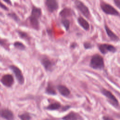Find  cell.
Returning <instances> with one entry per match:
<instances>
[{
	"instance_id": "obj_17",
	"label": "cell",
	"mask_w": 120,
	"mask_h": 120,
	"mask_svg": "<svg viewBox=\"0 0 120 120\" xmlns=\"http://www.w3.org/2000/svg\"><path fill=\"white\" fill-rule=\"evenodd\" d=\"M45 92L47 94L51 95H55L56 94V91L55 89L51 83H49L47 85L45 90Z\"/></svg>"
},
{
	"instance_id": "obj_4",
	"label": "cell",
	"mask_w": 120,
	"mask_h": 120,
	"mask_svg": "<svg viewBox=\"0 0 120 120\" xmlns=\"http://www.w3.org/2000/svg\"><path fill=\"white\" fill-rule=\"evenodd\" d=\"M101 93L106 97L109 102L115 107L119 106V102L114 95L109 90L105 88H102L100 90Z\"/></svg>"
},
{
	"instance_id": "obj_29",
	"label": "cell",
	"mask_w": 120,
	"mask_h": 120,
	"mask_svg": "<svg viewBox=\"0 0 120 120\" xmlns=\"http://www.w3.org/2000/svg\"><path fill=\"white\" fill-rule=\"evenodd\" d=\"M70 107V106L69 105H66V106H65L63 107L62 109L63 111H66Z\"/></svg>"
},
{
	"instance_id": "obj_27",
	"label": "cell",
	"mask_w": 120,
	"mask_h": 120,
	"mask_svg": "<svg viewBox=\"0 0 120 120\" xmlns=\"http://www.w3.org/2000/svg\"><path fill=\"white\" fill-rule=\"evenodd\" d=\"M113 2L115 5V6L120 9V0H114Z\"/></svg>"
},
{
	"instance_id": "obj_13",
	"label": "cell",
	"mask_w": 120,
	"mask_h": 120,
	"mask_svg": "<svg viewBox=\"0 0 120 120\" xmlns=\"http://www.w3.org/2000/svg\"><path fill=\"white\" fill-rule=\"evenodd\" d=\"M57 89L59 93L64 97H68L70 94V91L66 86L63 85H59Z\"/></svg>"
},
{
	"instance_id": "obj_33",
	"label": "cell",
	"mask_w": 120,
	"mask_h": 120,
	"mask_svg": "<svg viewBox=\"0 0 120 120\" xmlns=\"http://www.w3.org/2000/svg\"></svg>"
},
{
	"instance_id": "obj_23",
	"label": "cell",
	"mask_w": 120,
	"mask_h": 120,
	"mask_svg": "<svg viewBox=\"0 0 120 120\" xmlns=\"http://www.w3.org/2000/svg\"><path fill=\"white\" fill-rule=\"evenodd\" d=\"M0 45H1L2 47H4L6 49L8 48V44L7 41H6V40L5 39H3L0 38Z\"/></svg>"
},
{
	"instance_id": "obj_31",
	"label": "cell",
	"mask_w": 120,
	"mask_h": 120,
	"mask_svg": "<svg viewBox=\"0 0 120 120\" xmlns=\"http://www.w3.org/2000/svg\"><path fill=\"white\" fill-rule=\"evenodd\" d=\"M76 44H75V43H73V44L71 45V47L72 48H75V47L76 46Z\"/></svg>"
},
{
	"instance_id": "obj_6",
	"label": "cell",
	"mask_w": 120,
	"mask_h": 120,
	"mask_svg": "<svg viewBox=\"0 0 120 120\" xmlns=\"http://www.w3.org/2000/svg\"><path fill=\"white\" fill-rule=\"evenodd\" d=\"M99 51L103 54L108 52L114 53L116 51V48L112 45L108 44H101L98 46Z\"/></svg>"
},
{
	"instance_id": "obj_1",
	"label": "cell",
	"mask_w": 120,
	"mask_h": 120,
	"mask_svg": "<svg viewBox=\"0 0 120 120\" xmlns=\"http://www.w3.org/2000/svg\"><path fill=\"white\" fill-rule=\"evenodd\" d=\"M41 15L42 10L41 8L35 6L32 7L29 19L31 27L34 30H38L39 29V19L40 18Z\"/></svg>"
},
{
	"instance_id": "obj_30",
	"label": "cell",
	"mask_w": 120,
	"mask_h": 120,
	"mask_svg": "<svg viewBox=\"0 0 120 120\" xmlns=\"http://www.w3.org/2000/svg\"><path fill=\"white\" fill-rule=\"evenodd\" d=\"M4 1L6 3H7L8 4H9V5H12L11 2L10 1H9V0H4Z\"/></svg>"
},
{
	"instance_id": "obj_26",
	"label": "cell",
	"mask_w": 120,
	"mask_h": 120,
	"mask_svg": "<svg viewBox=\"0 0 120 120\" xmlns=\"http://www.w3.org/2000/svg\"><path fill=\"white\" fill-rule=\"evenodd\" d=\"M0 8L5 10H7V11L8 10V8L5 5H4L3 3H2L1 1H0Z\"/></svg>"
},
{
	"instance_id": "obj_3",
	"label": "cell",
	"mask_w": 120,
	"mask_h": 120,
	"mask_svg": "<svg viewBox=\"0 0 120 120\" xmlns=\"http://www.w3.org/2000/svg\"><path fill=\"white\" fill-rule=\"evenodd\" d=\"M100 7L102 10L106 14L112 15H119V13L118 11L111 5L102 1L100 2Z\"/></svg>"
},
{
	"instance_id": "obj_18",
	"label": "cell",
	"mask_w": 120,
	"mask_h": 120,
	"mask_svg": "<svg viewBox=\"0 0 120 120\" xmlns=\"http://www.w3.org/2000/svg\"><path fill=\"white\" fill-rule=\"evenodd\" d=\"M60 104L58 102H55L49 105L47 107V109L49 110H56L60 107Z\"/></svg>"
},
{
	"instance_id": "obj_12",
	"label": "cell",
	"mask_w": 120,
	"mask_h": 120,
	"mask_svg": "<svg viewBox=\"0 0 120 120\" xmlns=\"http://www.w3.org/2000/svg\"><path fill=\"white\" fill-rule=\"evenodd\" d=\"M105 29L106 34L108 37L113 41H118L120 40V38L118 36L116 35L108 27L106 24L105 25Z\"/></svg>"
},
{
	"instance_id": "obj_16",
	"label": "cell",
	"mask_w": 120,
	"mask_h": 120,
	"mask_svg": "<svg viewBox=\"0 0 120 120\" xmlns=\"http://www.w3.org/2000/svg\"><path fill=\"white\" fill-rule=\"evenodd\" d=\"M59 14L63 18H65L72 15V11L70 8H65L61 10Z\"/></svg>"
},
{
	"instance_id": "obj_19",
	"label": "cell",
	"mask_w": 120,
	"mask_h": 120,
	"mask_svg": "<svg viewBox=\"0 0 120 120\" xmlns=\"http://www.w3.org/2000/svg\"><path fill=\"white\" fill-rule=\"evenodd\" d=\"M14 46L15 48L20 50H24L26 48L24 45L19 41H15L14 43Z\"/></svg>"
},
{
	"instance_id": "obj_32",
	"label": "cell",
	"mask_w": 120,
	"mask_h": 120,
	"mask_svg": "<svg viewBox=\"0 0 120 120\" xmlns=\"http://www.w3.org/2000/svg\"><path fill=\"white\" fill-rule=\"evenodd\" d=\"M45 120H52V119H46Z\"/></svg>"
},
{
	"instance_id": "obj_2",
	"label": "cell",
	"mask_w": 120,
	"mask_h": 120,
	"mask_svg": "<svg viewBox=\"0 0 120 120\" xmlns=\"http://www.w3.org/2000/svg\"><path fill=\"white\" fill-rule=\"evenodd\" d=\"M90 67L94 69H102L105 67L103 58L99 54H95L91 58Z\"/></svg>"
},
{
	"instance_id": "obj_5",
	"label": "cell",
	"mask_w": 120,
	"mask_h": 120,
	"mask_svg": "<svg viewBox=\"0 0 120 120\" xmlns=\"http://www.w3.org/2000/svg\"><path fill=\"white\" fill-rule=\"evenodd\" d=\"M75 7L86 18H89L90 16V12L88 8L82 1L76 0L75 2Z\"/></svg>"
},
{
	"instance_id": "obj_20",
	"label": "cell",
	"mask_w": 120,
	"mask_h": 120,
	"mask_svg": "<svg viewBox=\"0 0 120 120\" xmlns=\"http://www.w3.org/2000/svg\"><path fill=\"white\" fill-rule=\"evenodd\" d=\"M18 34L19 35V36H20V37L23 39L26 40L27 41H29L30 40V37L29 36V35L25 32L24 31H22L21 30H18L17 31Z\"/></svg>"
},
{
	"instance_id": "obj_25",
	"label": "cell",
	"mask_w": 120,
	"mask_h": 120,
	"mask_svg": "<svg viewBox=\"0 0 120 120\" xmlns=\"http://www.w3.org/2000/svg\"><path fill=\"white\" fill-rule=\"evenodd\" d=\"M83 46H84V47L85 48V49H90L92 47V45H91V44L88 42H85V43H84Z\"/></svg>"
},
{
	"instance_id": "obj_11",
	"label": "cell",
	"mask_w": 120,
	"mask_h": 120,
	"mask_svg": "<svg viewBox=\"0 0 120 120\" xmlns=\"http://www.w3.org/2000/svg\"><path fill=\"white\" fill-rule=\"evenodd\" d=\"M0 116L6 120H14L13 112L8 109H2L0 110Z\"/></svg>"
},
{
	"instance_id": "obj_9",
	"label": "cell",
	"mask_w": 120,
	"mask_h": 120,
	"mask_svg": "<svg viewBox=\"0 0 120 120\" xmlns=\"http://www.w3.org/2000/svg\"><path fill=\"white\" fill-rule=\"evenodd\" d=\"M0 82L5 86L10 87L14 83V79L13 76L11 75L6 74L2 76L0 79Z\"/></svg>"
},
{
	"instance_id": "obj_8",
	"label": "cell",
	"mask_w": 120,
	"mask_h": 120,
	"mask_svg": "<svg viewBox=\"0 0 120 120\" xmlns=\"http://www.w3.org/2000/svg\"><path fill=\"white\" fill-rule=\"evenodd\" d=\"M40 62L46 71H51L53 69L54 63L47 56H42L40 59Z\"/></svg>"
},
{
	"instance_id": "obj_22",
	"label": "cell",
	"mask_w": 120,
	"mask_h": 120,
	"mask_svg": "<svg viewBox=\"0 0 120 120\" xmlns=\"http://www.w3.org/2000/svg\"><path fill=\"white\" fill-rule=\"evenodd\" d=\"M19 116L21 120H30L31 118V116L28 113H22Z\"/></svg>"
},
{
	"instance_id": "obj_15",
	"label": "cell",
	"mask_w": 120,
	"mask_h": 120,
	"mask_svg": "<svg viewBox=\"0 0 120 120\" xmlns=\"http://www.w3.org/2000/svg\"><path fill=\"white\" fill-rule=\"evenodd\" d=\"M79 115L73 112H71L67 115L64 116L62 119L63 120H77L79 119Z\"/></svg>"
},
{
	"instance_id": "obj_7",
	"label": "cell",
	"mask_w": 120,
	"mask_h": 120,
	"mask_svg": "<svg viewBox=\"0 0 120 120\" xmlns=\"http://www.w3.org/2000/svg\"><path fill=\"white\" fill-rule=\"evenodd\" d=\"M9 68L14 73L19 83L20 84H23L24 82V78L20 68L15 65H11Z\"/></svg>"
},
{
	"instance_id": "obj_24",
	"label": "cell",
	"mask_w": 120,
	"mask_h": 120,
	"mask_svg": "<svg viewBox=\"0 0 120 120\" xmlns=\"http://www.w3.org/2000/svg\"><path fill=\"white\" fill-rule=\"evenodd\" d=\"M8 16L12 18L13 19H14L15 21L18 22L19 21V18L18 17V16L14 13H11L8 14Z\"/></svg>"
},
{
	"instance_id": "obj_21",
	"label": "cell",
	"mask_w": 120,
	"mask_h": 120,
	"mask_svg": "<svg viewBox=\"0 0 120 120\" xmlns=\"http://www.w3.org/2000/svg\"><path fill=\"white\" fill-rule=\"evenodd\" d=\"M61 23L64 27L66 30H68L70 27V21L66 18H63L61 20Z\"/></svg>"
},
{
	"instance_id": "obj_28",
	"label": "cell",
	"mask_w": 120,
	"mask_h": 120,
	"mask_svg": "<svg viewBox=\"0 0 120 120\" xmlns=\"http://www.w3.org/2000/svg\"><path fill=\"white\" fill-rule=\"evenodd\" d=\"M103 120H113L112 118H110V117L108 116H104L103 117Z\"/></svg>"
},
{
	"instance_id": "obj_14",
	"label": "cell",
	"mask_w": 120,
	"mask_h": 120,
	"mask_svg": "<svg viewBox=\"0 0 120 120\" xmlns=\"http://www.w3.org/2000/svg\"><path fill=\"white\" fill-rule=\"evenodd\" d=\"M77 22L85 30H88L90 29V24L88 21L82 17L80 16L77 18Z\"/></svg>"
},
{
	"instance_id": "obj_10",
	"label": "cell",
	"mask_w": 120,
	"mask_h": 120,
	"mask_svg": "<svg viewBox=\"0 0 120 120\" xmlns=\"http://www.w3.org/2000/svg\"><path fill=\"white\" fill-rule=\"evenodd\" d=\"M45 5L48 11L51 13L56 10L59 7L58 2L55 0H46Z\"/></svg>"
}]
</instances>
